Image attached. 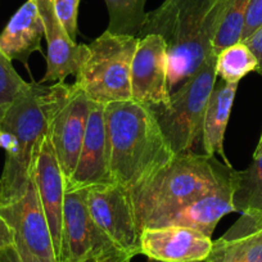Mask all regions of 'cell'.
I'll return each mask as SVG.
<instances>
[{
    "mask_svg": "<svg viewBox=\"0 0 262 262\" xmlns=\"http://www.w3.org/2000/svg\"><path fill=\"white\" fill-rule=\"evenodd\" d=\"M111 183L131 190L175 157L152 108L127 102L105 105Z\"/></svg>",
    "mask_w": 262,
    "mask_h": 262,
    "instance_id": "obj_1",
    "label": "cell"
},
{
    "mask_svg": "<svg viewBox=\"0 0 262 262\" xmlns=\"http://www.w3.org/2000/svg\"><path fill=\"white\" fill-rule=\"evenodd\" d=\"M228 0H165L148 18L138 37L160 35L167 45L171 93L195 74L213 54V40Z\"/></svg>",
    "mask_w": 262,
    "mask_h": 262,
    "instance_id": "obj_2",
    "label": "cell"
},
{
    "mask_svg": "<svg viewBox=\"0 0 262 262\" xmlns=\"http://www.w3.org/2000/svg\"><path fill=\"white\" fill-rule=\"evenodd\" d=\"M231 168L205 153L176 155L152 179L128 190L139 233L158 219L215 189Z\"/></svg>",
    "mask_w": 262,
    "mask_h": 262,
    "instance_id": "obj_3",
    "label": "cell"
},
{
    "mask_svg": "<svg viewBox=\"0 0 262 262\" xmlns=\"http://www.w3.org/2000/svg\"><path fill=\"white\" fill-rule=\"evenodd\" d=\"M45 94L47 85L30 82L29 89L0 118V128L14 137V147L6 155L0 176V206L18 201L29 188L35 160L48 135Z\"/></svg>",
    "mask_w": 262,
    "mask_h": 262,
    "instance_id": "obj_4",
    "label": "cell"
},
{
    "mask_svg": "<svg viewBox=\"0 0 262 262\" xmlns=\"http://www.w3.org/2000/svg\"><path fill=\"white\" fill-rule=\"evenodd\" d=\"M138 37L104 31L88 44L75 84L92 102L111 104L131 100V63Z\"/></svg>",
    "mask_w": 262,
    "mask_h": 262,
    "instance_id": "obj_5",
    "label": "cell"
},
{
    "mask_svg": "<svg viewBox=\"0 0 262 262\" xmlns=\"http://www.w3.org/2000/svg\"><path fill=\"white\" fill-rule=\"evenodd\" d=\"M216 80V55L211 54L195 74L171 93L167 108L152 110L175 155L191 152L202 139L203 118Z\"/></svg>",
    "mask_w": 262,
    "mask_h": 262,
    "instance_id": "obj_6",
    "label": "cell"
},
{
    "mask_svg": "<svg viewBox=\"0 0 262 262\" xmlns=\"http://www.w3.org/2000/svg\"><path fill=\"white\" fill-rule=\"evenodd\" d=\"M92 100L75 82L47 85L48 135L66 183L71 179L84 142Z\"/></svg>",
    "mask_w": 262,
    "mask_h": 262,
    "instance_id": "obj_7",
    "label": "cell"
},
{
    "mask_svg": "<svg viewBox=\"0 0 262 262\" xmlns=\"http://www.w3.org/2000/svg\"><path fill=\"white\" fill-rule=\"evenodd\" d=\"M130 262L94 223L86 189L66 191L59 262Z\"/></svg>",
    "mask_w": 262,
    "mask_h": 262,
    "instance_id": "obj_8",
    "label": "cell"
},
{
    "mask_svg": "<svg viewBox=\"0 0 262 262\" xmlns=\"http://www.w3.org/2000/svg\"><path fill=\"white\" fill-rule=\"evenodd\" d=\"M86 205L94 223L122 253L130 259L140 254V233L127 189L112 183L90 186Z\"/></svg>",
    "mask_w": 262,
    "mask_h": 262,
    "instance_id": "obj_9",
    "label": "cell"
},
{
    "mask_svg": "<svg viewBox=\"0 0 262 262\" xmlns=\"http://www.w3.org/2000/svg\"><path fill=\"white\" fill-rule=\"evenodd\" d=\"M167 45L160 35L138 37L131 63V100L152 110L170 105Z\"/></svg>",
    "mask_w": 262,
    "mask_h": 262,
    "instance_id": "obj_10",
    "label": "cell"
},
{
    "mask_svg": "<svg viewBox=\"0 0 262 262\" xmlns=\"http://www.w3.org/2000/svg\"><path fill=\"white\" fill-rule=\"evenodd\" d=\"M0 215L13 229L16 239L21 241L31 253L45 262H58L52 233L34 179L18 201L0 206Z\"/></svg>",
    "mask_w": 262,
    "mask_h": 262,
    "instance_id": "obj_11",
    "label": "cell"
},
{
    "mask_svg": "<svg viewBox=\"0 0 262 262\" xmlns=\"http://www.w3.org/2000/svg\"><path fill=\"white\" fill-rule=\"evenodd\" d=\"M211 236L184 226L144 228L140 254L155 262H205L212 251Z\"/></svg>",
    "mask_w": 262,
    "mask_h": 262,
    "instance_id": "obj_12",
    "label": "cell"
},
{
    "mask_svg": "<svg viewBox=\"0 0 262 262\" xmlns=\"http://www.w3.org/2000/svg\"><path fill=\"white\" fill-rule=\"evenodd\" d=\"M110 183L105 105L92 102L79 160L71 179L66 183V191Z\"/></svg>",
    "mask_w": 262,
    "mask_h": 262,
    "instance_id": "obj_13",
    "label": "cell"
},
{
    "mask_svg": "<svg viewBox=\"0 0 262 262\" xmlns=\"http://www.w3.org/2000/svg\"><path fill=\"white\" fill-rule=\"evenodd\" d=\"M44 24L47 40V71L40 84L64 82L70 75H76L88 53V44H77L60 24L54 9V0H36Z\"/></svg>",
    "mask_w": 262,
    "mask_h": 262,
    "instance_id": "obj_14",
    "label": "cell"
},
{
    "mask_svg": "<svg viewBox=\"0 0 262 262\" xmlns=\"http://www.w3.org/2000/svg\"><path fill=\"white\" fill-rule=\"evenodd\" d=\"M32 179L39 191L42 210H44L45 217H47L48 225L52 233L55 254L59 262L60 249H62L66 179L58 163L49 135L44 138L36 156Z\"/></svg>",
    "mask_w": 262,
    "mask_h": 262,
    "instance_id": "obj_15",
    "label": "cell"
},
{
    "mask_svg": "<svg viewBox=\"0 0 262 262\" xmlns=\"http://www.w3.org/2000/svg\"><path fill=\"white\" fill-rule=\"evenodd\" d=\"M234 168L221 180V183L208 193L183 206L175 212L158 219L148 228L158 226H184L212 236L216 226L224 216L235 212L233 205Z\"/></svg>",
    "mask_w": 262,
    "mask_h": 262,
    "instance_id": "obj_16",
    "label": "cell"
},
{
    "mask_svg": "<svg viewBox=\"0 0 262 262\" xmlns=\"http://www.w3.org/2000/svg\"><path fill=\"white\" fill-rule=\"evenodd\" d=\"M205 262H262V213H241L236 223L213 241Z\"/></svg>",
    "mask_w": 262,
    "mask_h": 262,
    "instance_id": "obj_17",
    "label": "cell"
},
{
    "mask_svg": "<svg viewBox=\"0 0 262 262\" xmlns=\"http://www.w3.org/2000/svg\"><path fill=\"white\" fill-rule=\"evenodd\" d=\"M42 37L44 24L36 0H27L0 34V50L11 60H19L27 66L32 53L41 48Z\"/></svg>",
    "mask_w": 262,
    "mask_h": 262,
    "instance_id": "obj_18",
    "label": "cell"
},
{
    "mask_svg": "<svg viewBox=\"0 0 262 262\" xmlns=\"http://www.w3.org/2000/svg\"><path fill=\"white\" fill-rule=\"evenodd\" d=\"M239 84H228L221 80L220 84L215 85L206 108L202 127L203 153L208 157L220 156L224 163L230 165L224 152L226 127L235 100L236 90Z\"/></svg>",
    "mask_w": 262,
    "mask_h": 262,
    "instance_id": "obj_19",
    "label": "cell"
},
{
    "mask_svg": "<svg viewBox=\"0 0 262 262\" xmlns=\"http://www.w3.org/2000/svg\"><path fill=\"white\" fill-rule=\"evenodd\" d=\"M233 205L235 212L262 213V156L243 171L234 170Z\"/></svg>",
    "mask_w": 262,
    "mask_h": 262,
    "instance_id": "obj_20",
    "label": "cell"
},
{
    "mask_svg": "<svg viewBox=\"0 0 262 262\" xmlns=\"http://www.w3.org/2000/svg\"><path fill=\"white\" fill-rule=\"evenodd\" d=\"M108 9V29L113 35L137 36L148 18L147 0H104Z\"/></svg>",
    "mask_w": 262,
    "mask_h": 262,
    "instance_id": "obj_21",
    "label": "cell"
},
{
    "mask_svg": "<svg viewBox=\"0 0 262 262\" xmlns=\"http://www.w3.org/2000/svg\"><path fill=\"white\" fill-rule=\"evenodd\" d=\"M256 70V57L243 41L229 45L216 55V74L228 84H239L244 76Z\"/></svg>",
    "mask_w": 262,
    "mask_h": 262,
    "instance_id": "obj_22",
    "label": "cell"
},
{
    "mask_svg": "<svg viewBox=\"0 0 262 262\" xmlns=\"http://www.w3.org/2000/svg\"><path fill=\"white\" fill-rule=\"evenodd\" d=\"M251 0H228L220 27L213 40V54L241 41Z\"/></svg>",
    "mask_w": 262,
    "mask_h": 262,
    "instance_id": "obj_23",
    "label": "cell"
},
{
    "mask_svg": "<svg viewBox=\"0 0 262 262\" xmlns=\"http://www.w3.org/2000/svg\"><path fill=\"white\" fill-rule=\"evenodd\" d=\"M29 86L30 82H26L19 76L12 60L0 50V118Z\"/></svg>",
    "mask_w": 262,
    "mask_h": 262,
    "instance_id": "obj_24",
    "label": "cell"
},
{
    "mask_svg": "<svg viewBox=\"0 0 262 262\" xmlns=\"http://www.w3.org/2000/svg\"><path fill=\"white\" fill-rule=\"evenodd\" d=\"M80 0H54V9L67 34L74 41L77 37V17Z\"/></svg>",
    "mask_w": 262,
    "mask_h": 262,
    "instance_id": "obj_25",
    "label": "cell"
},
{
    "mask_svg": "<svg viewBox=\"0 0 262 262\" xmlns=\"http://www.w3.org/2000/svg\"><path fill=\"white\" fill-rule=\"evenodd\" d=\"M0 262H45L29 251L21 241L16 239L13 246L0 252Z\"/></svg>",
    "mask_w": 262,
    "mask_h": 262,
    "instance_id": "obj_26",
    "label": "cell"
},
{
    "mask_svg": "<svg viewBox=\"0 0 262 262\" xmlns=\"http://www.w3.org/2000/svg\"><path fill=\"white\" fill-rule=\"evenodd\" d=\"M262 25V0H251L248 12L246 16L242 40L247 39L253 31H256ZM241 40V41H242Z\"/></svg>",
    "mask_w": 262,
    "mask_h": 262,
    "instance_id": "obj_27",
    "label": "cell"
},
{
    "mask_svg": "<svg viewBox=\"0 0 262 262\" xmlns=\"http://www.w3.org/2000/svg\"><path fill=\"white\" fill-rule=\"evenodd\" d=\"M242 41H243L254 54V57H256L257 59L256 72L262 75V25L256 30V31L252 32L247 39L242 40Z\"/></svg>",
    "mask_w": 262,
    "mask_h": 262,
    "instance_id": "obj_28",
    "label": "cell"
},
{
    "mask_svg": "<svg viewBox=\"0 0 262 262\" xmlns=\"http://www.w3.org/2000/svg\"><path fill=\"white\" fill-rule=\"evenodd\" d=\"M14 242H16V235H14L13 229L9 226L6 219L0 215V252L13 246Z\"/></svg>",
    "mask_w": 262,
    "mask_h": 262,
    "instance_id": "obj_29",
    "label": "cell"
},
{
    "mask_svg": "<svg viewBox=\"0 0 262 262\" xmlns=\"http://www.w3.org/2000/svg\"><path fill=\"white\" fill-rule=\"evenodd\" d=\"M262 156V134H261V138H259L258 140V144H257L256 149H254V153H253V158H258Z\"/></svg>",
    "mask_w": 262,
    "mask_h": 262,
    "instance_id": "obj_30",
    "label": "cell"
},
{
    "mask_svg": "<svg viewBox=\"0 0 262 262\" xmlns=\"http://www.w3.org/2000/svg\"><path fill=\"white\" fill-rule=\"evenodd\" d=\"M150 262H155V261H150Z\"/></svg>",
    "mask_w": 262,
    "mask_h": 262,
    "instance_id": "obj_31",
    "label": "cell"
},
{
    "mask_svg": "<svg viewBox=\"0 0 262 262\" xmlns=\"http://www.w3.org/2000/svg\"><path fill=\"white\" fill-rule=\"evenodd\" d=\"M112 262H113V261H112Z\"/></svg>",
    "mask_w": 262,
    "mask_h": 262,
    "instance_id": "obj_32",
    "label": "cell"
}]
</instances>
